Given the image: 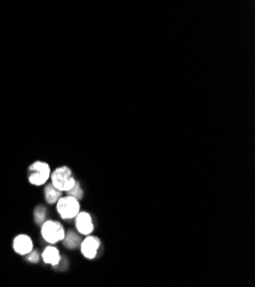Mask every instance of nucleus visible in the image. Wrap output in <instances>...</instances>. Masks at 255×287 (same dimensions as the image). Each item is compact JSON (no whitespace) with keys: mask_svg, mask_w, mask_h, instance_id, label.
Listing matches in <instances>:
<instances>
[{"mask_svg":"<svg viewBox=\"0 0 255 287\" xmlns=\"http://www.w3.org/2000/svg\"><path fill=\"white\" fill-rule=\"evenodd\" d=\"M56 210L63 220H73L80 212V203L71 196H62L56 202Z\"/></svg>","mask_w":255,"mask_h":287,"instance_id":"obj_4","label":"nucleus"},{"mask_svg":"<svg viewBox=\"0 0 255 287\" xmlns=\"http://www.w3.org/2000/svg\"><path fill=\"white\" fill-rule=\"evenodd\" d=\"M76 229L79 235L81 236H90V233L94 231V223L93 219L87 211H80L76 216Z\"/></svg>","mask_w":255,"mask_h":287,"instance_id":"obj_6","label":"nucleus"},{"mask_svg":"<svg viewBox=\"0 0 255 287\" xmlns=\"http://www.w3.org/2000/svg\"><path fill=\"white\" fill-rule=\"evenodd\" d=\"M26 260L30 262V263H38L40 261V254L34 249V251H31L28 255H26Z\"/></svg>","mask_w":255,"mask_h":287,"instance_id":"obj_13","label":"nucleus"},{"mask_svg":"<svg viewBox=\"0 0 255 287\" xmlns=\"http://www.w3.org/2000/svg\"><path fill=\"white\" fill-rule=\"evenodd\" d=\"M46 216H47V208L44 204H39L35 208L34 211V219L37 225H43L46 222Z\"/></svg>","mask_w":255,"mask_h":287,"instance_id":"obj_11","label":"nucleus"},{"mask_svg":"<svg viewBox=\"0 0 255 287\" xmlns=\"http://www.w3.org/2000/svg\"><path fill=\"white\" fill-rule=\"evenodd\" d=\"M42 258L45 263L52 265V266L60 265L61 260H62L60 251L56 247H54L53 245L48 246V247L44 249V252L42 254Z\"/></svg>","mask_w":255,"mask_h":287,"instance_id":"obj_8","label":"nucleus"},{"mask_svg":"<svg viewBox=\"0 0 255 287\" xmlns=\"http://www.w3.org/2000/svg\"><path fill=\"white\" fill-rule=\"evenodd\" d=\"M51 180L52 185L62 193H67L77 183L72 170L67 166L56 168L51 174Z\"/></svg>","mask_w":255,"mask_h":287,"instance_id":"obj_1","label":"nucleus"},{"mask_svg":"<svg viewBox=\"0 0 255 287\" xmlns=\"http://www.w3.org/2000/svg\"><path fill=\"white\" fill-rule=\"evenodd\" d=\"M101 246V240L97 237L87 236L84 240H81L80 251L83 256L87 260H94L96 257L98 249Z\"/></svg>","mask_w":255,"mask_h":287,"instance_id":"obj_5","label":"nucleus"},{"mask_svg":"<svg viewBox=\"0 0 255 287\" xmlns=\"http://www.w3.org/2000/svg\"><path fill=\"white\" fill-rule=\"evenodd\" d=\"M62 243L65 248L76 249L78 247H80L81 239L78 233H75L73 231H69V232H65V236L63 238Z\"/></svg>","mask_w":255,"mask_h":287,"instance_id":"obj_10","label":"nucleus"},{"mask_svg":"<svg viewBox=\"0 0 255 287\" xmlns=\"http://www.w3.org/2000/svg\"><path fill=\"white\" fill-rule=\"evenodd\" d=\"M64 236L65 230L60 222L49 220L42 225V237L48 244L55 245L57 243H62Z\"/></svg>","mask_w":255,"mask_h":287,"instance_id":"obj_3","label":"nucleus"},{"mask_svg":"<svg viewBox=\"0 0 255 287\" xmlns=\"http://www.w3.org/2000/svg\"><path fill=\"white\" fill-rule=\"evenodd\" d=\"M67 195L71 196V198H75L78 201H79L80 199H83L84 191H83V187H81V185H80V183L77 182L76 185L73 186L69 192H67Z\"/></svg>","mask_w":255,"mask_h":287,"instance_id":"obj_12","label":"nucleus"},{"mask_svg":"<svg viewBox=\"0 0 255 287\" xmlns=\"http://www.w3.org/2000/svg\"><path fill=\"white\" fill-rule=\"evenodd\" d=\"M44 195L45 201H46L48 204H56L57 201L62 198V192L56 190L52 184H46L44 188Z\"/></svg>","mask_w":255,"mask_h":287,"instance_id":"obj_9","label":"nucleus"},{"mask_svg":"<svg viewBox=\"0 0 255 287\" xmlns=\"http://www.w3.org/2000/svg\"><path fill=\"white\" fill-rule=\"evenodd\" d=\"M51 167L47 162L36 161L28 168V180L31 185L43 186L51 179Z\"/></svg>","mask_w":255,"mask_h":287,"instance_id":"obj_2","label":"nucleus"},{"mask_svg":"<svg viewBox=\"0 0 255 287\" xmlns=\"http://www.w3.org/2000/svg\"><path fill=\"white\" fill-rule=\"evenodd\" d=\"M13 249L19 255L26 256L31 251H34V241L28 235H19L13 240Z\"/></svg>","mask_w":255,"mask_h":287,"instance_id":"obj_7","label":"nucleus"}]
</instances>
